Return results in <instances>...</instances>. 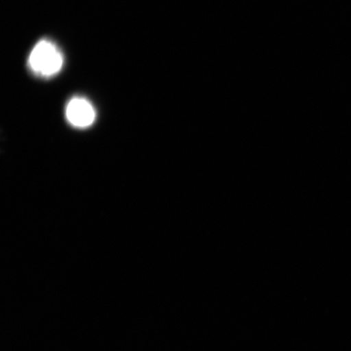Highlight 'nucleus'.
I'll return each mask as SVG.
<instances>
[{
	"instance_id": "nucleus-1",
	"label": "nucleus",
	"mask_w": 351,
	"mask_h": 351,
	"mask_svg": "<svg viewBox=\"0 0 351 351\" xmlns=\"http://www.w3.org/2000/svg\"><path fill=\"white\" fill-rule=\"evenodd\" d=\"M28 64L36 75L51 77L58 73L63 67L64 57L53 43L43 39L33 48Z\"/></svg>"
},
{
	"instance_id": "nucleus-2",
	"label": "nucleus",
	"mask_w": 351,
	"mask_h": 351,
	"mask_svg": "<svg viewBox=\"0 0 351 351\" xmlns=\"http://www.w3.org/2000/svg\"><path fill=\"white\" fill-rule=\"evenodd\" d=\"M66 119L77 129H86L94 124L95 109L89 100L82 97L70 99L65 110Z\"/></svg>"
}]
</instances>
